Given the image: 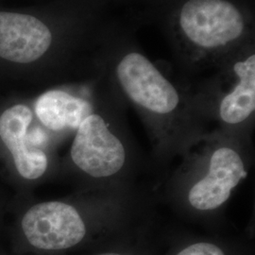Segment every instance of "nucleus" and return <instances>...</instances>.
Returning <instances> with one entry per match:
<instances>
[{"mask_svg":"<svg viewBox=\"0 0 255 255\" xmlns=\"http://www.w3.org/2000/svg\"><path fill=\"white\" fill-rule=\"evenodd\" d=\"M179 33L198 52H221L246 34L243 10L232 0H186L177 14Z\"/></svg>","mask_w":255,"mask_h":255,"instance_id":"nucleus-1","label":"nucleus"},{"mask_svg":"<svg viewBox=\"0 0 255 255\" xmlns=\"http://www.w3.org/2000/svg\"><path fill=\"white\" fill-rule=\"evenodd\" d=\"M116 76L133 104L155 116H170L179 108V92L145 55L129 51L119 59Z\"/></svg>","mask_w":255,"mask_h":255,"instance_id":"nucleus-2","label":"nucleus"},{"mask_svg":"<svg viewBox=\"0 0 255 255\" xmlns=\"http://www.w3.org/2000/svg\"><path fill=\"white\" fill-rule=\"evenodd\" d=\"M22 231L33 249L56 252L80 244L86 236V225L72 205L47 201L27 211L22 220Z\"/></svg>","mask_w":255,"mask_h":255,"instance_id":"nucleus-3","label":"nucleus"},{"mask_svg":"<svg viewBox=\"0 0 255 255\" xmlns=\"http://www.w3.org/2000/svg\"><path fill=\"white\" fill-rule=\"evenodd\" d=\"M70 154L81 170L98 179L119 173L127 159L123 142L97 114L88 116L77 128Z\"/></svg>","mask_w":255,"mask_h":255,"instance_id":"nucleus-4","label":"nucleus"},{"mask_svg":"<svg viewBox=\"0 0 255 255\" xmlns=\"http://www.w3.org/2000/svg\"><path fill=\"white\" fill-rule=\"evenodd\" d=\"M246 176L244 161L237 149L219 146L210 156L206 173L189 188L188 203L199 212L216 211L228 201L233 190Z\"/></svg>","mask_w":255,"mask_h":255,"instance_id":"nucleus-5","label":"nucleus"},{"mask_svg":"<svg viewBox=\"0 0 255 255\" xmlns=\"http://www.w3.org/2000/svg\"><path fill=\"white\" fill-rule=\"evenodd\" d=\"M52 43L50 29L34 16L0 12V57L27 64L40 59Z\"/></svg>","mask_w":255,"mask_h":255,"instance_id":"nucleus-6","label":"nucleus"},{"mask_svg":"<svg viewBox=\"0 0 255 255\" xmlns=\"http://www.w3.org/2000/svg\"><path fill=\"white\" fill-rule=\"evenodd\" d=\"M31 120V111L22 104L6 110L0 117V138L12 155L19 174L27 180L40 178L47 168L46 153L28 139L27 128Z\"/></svg>","mask_w":255,"mask_h":255,"instance_id":"nucleus-7","label":"nucleus"},{"mask_svg":"<svg viewBox=\"0 0 255 255\" xmlns=\"http://www.w3.org/2000/svg\"><path fill=\"white\" fill-rule=\"evenodd\" d=\"M39 120L49 129H77L93 114L91 104L67 92L51 90L41 95L35 103Z\"/></svg>","mask_w":255,"mask_h":255,"instance_id":"nucleus-8","label":"nucleus"},{"mask_svg":"<svg viewBox=\"0 0 255 255\" xmlns=\"http://www.w3.org/2000/svg\"><path fill=\"white\" fill-rule=\"evenodd\" d=\"M237 83L220 101V119L228 125H238L250 119L255 110V55L234 65Z\"/></svg>","mask_w":255,"mask_h":255,"instance_id":"nucleus-9","label":"nucleus"},{"mask_svg":"<svg viewBox=\"0 0 255 255\" xmlns=\"http://www.w3.org/2000/svg\"><path fill=\"white\" fill-rule=\"evenodd\" d=\"M177 255H225L223 251L215 244L200 242L183 249Z\"/></svg>","mask_w":255,"mask_h":255,"instance_id":"nucleus-10","label":"nucleus"},{"mask_svg":"<svg viewBox=\"0 0 255 255\" xmlns=\"http://www.w3.org/2000/svg\"><path fill=\"white\" fill-rule=\"evenodd\" d=\"M119 255V254H101V255Z\"/></svg>","mask_w":255,"mask_h":255,"instance_id":"nucleus-11","label":"nucleus"}]
</instances>
